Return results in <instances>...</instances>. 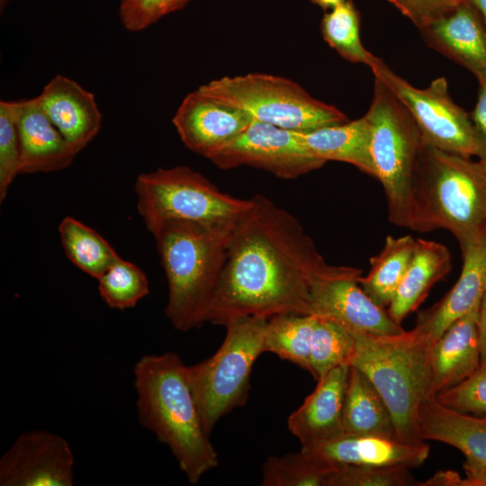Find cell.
Instances as JSON below:
<instances>
[{"instance_id": "1", "label": "cell", "mask_w": 486, "mask_h": 486, "mask_svg": "<svg viewBox=\"0 0 486 486\" xmlns=\"http://www.w3.org/2000/svg\"><path fill=\"white\" fill-rule=\"evenodd\" d=\"M229 243L207 322L226 326L282 313L309 315L311 284L350 266L328 264L299 220L256 194Z\"/></svg>"}, {"instance_id": "2", "label": "cell", "mask_w": 486, "mask_h": 486, "mask_svg": "<svg viewBox=\"0 0 486 486\" xmlns=\"http://www.w3.org/2000/svg\"><path fill=\"white\" fill-rule=\"evenodd\" d=\"M140 424L166 445L191 484L219 458L204 430L185 365L174 352L146 355L133 367Z\"/></svg>"}, {"instance_id": "3", "label": "cell", "mask_w": 486, "mask_h": 486, "mask_svg": "<svg viewBox=\"0 0 486 486\" xmlns=\"http://www.w3.org/2000/svg\"><path fill=\"white\" fill-rule=\"evenodd\" d=\"M238 220H170L152 234L167 282L165 315L177 330L186 332L207 322Z\"/></svg>"}, {"instance_id": "4", "label": "cell", "mask_w": 486, "mask_h": 486, "mask_svg": "<svg viewBox=\"0 0 486 486\" xmlns=\"http://www.w3.org/2000/svg\"><path fill=\"white\" fill-rule=\"evenodd\" d=\"M348 330L356 338L350 365L364 372L382 396L397 437L412 445L425 443L419 432V412L431 400L436 340L415 327L390 335Z\"/></svg>"}, {"instance_id": "5", "label": "cell", "mask_w": 486, "mask_h": 486, "mask_svg": "<svg viewBox=\"0 0 486 486\" xmlns=\"http://www.w3.org/2000/svg\"><path fill=\"white\" fill-rule=\"evenodd\" d=\"M439 229L449 230L461 250L486 238V164L425 144L411 230Z\"/></svg>"}, {"instance_id": "6", "label": "cell", "mask_w": 486, "mask_h": 486, "mask_svg": "<svg viewBox=\"0 0 486 486\" xmlns=\"http://www.w3.org/2000/svg\"><path fill=\"white\" fill-rule=\"evenodd\" d=\"M364 117L371 128L374 177L383 187L389 220L411 230L415 184L425 146L419 129L404 104L376 76Z\"/></svg>"}, {"instance_id": "7", "label": "cell", "mask_w": 486, "mask_h": 486, "mask_svg": "<svg viewBox=\"0 0 486 486\" xmlns=\"http://www.w3.org/2000/svg\"><path fill=\"white\" fill-rule=\"evenodd\" d=\"M267 319L248 317L225 326L221 346L211 357L187 365L194 396L207 435L234 408L243 406L250 389V374L264 353Z\"/></svg>"}, {"instance_id": "8", "label": "cell", "mask_w": 486, "mask_h": 486, "mask_svg": "<svg viewBox=\"0 0 486 486\" xmlns=\"http://www.w3.org/2000/svg\"><path fill=\"white\" fill-rule=\"evenodd\" d=\"M198 90L245 112L253 120L290 130L310 131L348 122L340 110L281 76L260 73L224 76Z\"/></svg>"}, {"instance_id": "9", "label": "cell", "mask_w": 486, "mask_h": 486, "mask_svg": "<svg viewBox=\"0 0 486 486\" xmlns=\"http://www.w3.org/2000/svg\"><path fill=\"white\" fill-rule=\"evenodd\" d=\"M134 190L139 214L151 234L170 220L235 221L252 204L251 198L240 199L221 192L186 166L140 174Z\"/></svg>"}, {"instance_id": "10", "label": "cell", "mask_w": 486, "mask_h": 486, "mask_svg": "<svg viewBox=\"0 0 486 486\" xmlns=\"http://www.w3.org/2000/svg\"><path fill=\"white\" fill-rule=\"evenodd\" d=\"M371 69L410 111L425 144L464 157L476 156L471 116L453 101L445 77L436 78L420 89L395 74L382 60Z\"/></svg>"}, {"instance_id": "11", "label": "cell", "mask_w": 486, "mask_h": 486, "mask_svg": "<svg viewBox=\"0 0 486 486\" xmlns=\"http://www.w3.org/2000/svg\"><path fill=\"white\" fill-rule=\"evenodd\" d=\"M208 159L220 169L250 166L282 179L297 178L326 163L309 152L299 131L256 120Z\"/></svg>"}, {"instance_id": "12", "label": "cell", "mask_w": 486, "mask_h": 486, "mask_svg": "<svg viewBox=\"0 0 486 486\" xmlns=\"http://www.w3.org/2000/svg\"><path fill=\"white\" fill-rule=\"evenodd\" d=\"M74 463L72 449L61 436L26 431L0 458V485L72 486Z\"/></svg>"}, {"instance_id": "13", "label": "cell", "mask_w": 486, "mask_h": 486, "mask_svg": "<svg viewBox=\"0 0 486 486\" xmlns=\"http://www.w3.org/2000/svg\"><path fill=\"white\" fill-rule=\"evenodd\" d=\"M362 270L317 278L310 286L309 315L331 320L347 329L374 334H397L405 329L386 309L378 306L358 284Z\"/></svg>"}, {"instance_id": "14", "label": "cell", "mask_w": 486, "mask_h": 486, "mask_svg": "<svg viewBox=\"0 0 486 486\" xmlns=\"http://www.w3.org/2000/svg\"><path fill=\"white\" fill-rule=\"evenodd\" d=\"M252 120L245 112L197 89L184 98L172 122L184 146L209 158L242 133Z\"/></svg>"}, {"instance_id": "15", "label": "cell", "mask_w": 486, "mask_h": 486, "mask_svg": "<svg viewBox=\"0 0 486 486\" xmlns=\"http://www.w3.org/2000/svg\"><path fill=\"white\" fill-rule=\"evenodd\" d=\"M422 440H434L457 448L465 456L462 486H486V418L449 409L434 399L420 409Z\"/></svg>"}, {"instance_id": "16", "label": "cell", "mask_w": 486, "mask_h": 486, "mask_svg": "<svg viewBox=\"0 0 486 486\" xmlns=\"http://www.w3.org/2000/svg\"><path fill=\"white\" fill-rule=\"evenodd\" d=\"M424 41L454 62L486 78V22L469 1L419 29Z\"/></svg>"}, {"instance_id": "17", "label": "cell", "mask_w": 486, "mask_h": 486, "mask_svg": "<svg viewBox=\"0 0 486 486\" xmlns=\"http://www.w3.org/2000/svg\"><path fill=\"white\" fill-rule=\"evenodd\" d=\"M35 98L76 154L98 134L102 114L94 95L73 79L58 75Z\"/></svg>"}, {"instance_id": "18", "label": "cell", "mask_w": 486, "mask_h": 486, "mask_svg": "<svg viewBox=\"0 0 486 486\" xmlns=\"http://www.w3.org/2000/svg\"><path fill=\"white\" fill-rule=\"evenodd\" d=\"M21 145L20 174L68 167L76 153L52 124L36 98L12 101Z\"/></svg>"}, {"instance_id": "19", "label": "cell", "mask_w": 486, "mask_h": 486, "mask_svg": "<svg viewBox=\"0 0 486 486\" xmlns=\"http://www.w3.org/2000/svg\"><path fill=\"white\" fill-rule=\"evenodd\" d=\"M350 364L339 365L317 382L315 390L288 418L290 432L302 447L312 446L343 434L342 410Z\"/></svg>"}, {"instance_id": "20", "label": "cell", "mask_w": 486, "mask_h": 486, "mask_svg": "<svg viewBox=\"0 0 486 486\" xmlns=\"http://www.w3.org/2000/svg\"><path fill=\"white\" fill-rule=\"evenodd\" d=\"M302 449L333 464L405 466L410 469L421 465L430 450L426 443L412 445L396 437L348 434Z\"/></svg>"}, {"instance_id": "21", "label": "cell", "mask_w": 486, "mask_h": 486, "mask_svg": "<svg viewBox=\"0 0 486 486\" xmlns=\"http://www.w3.org/2000/svg\"><path fill=\"white\" fill-rule=\"evenodd\" d=\"M461 251L464 264L457 282L439 302L418 314L415 326L436 341L481 302L486 290V238Z\"/></svg>"}, {"instance_id": "22", "label": "cell", "mask_w": 486, "mask_h": 486, "mask_svg": "<svg viewBox=\"0 0 486 486\" xmlns=\"http://www.w3.org/2000/svg\"><path fill=\"white\" fill-rule=\"evenodd\" d=\"M479 308L480 303L453 322L435 342L431 400L464 381L480 366Z\"/></svg>"}, {"instance_id": "23", "label": "cell", "mask_w": 486, "mask_h": 486, "mask_svg": "<svg viewBox=\"0 0 486 486\" xmlns=\"http://www.w3.org/2000/svg\"><path fill=\"white\" fill-rule=\"evenodd\" d=\"M448 248L433 240L416 238L411 260L387 307L391 318L401 325L403 320L424 302L432 286L451 270Z\"/></svg>"}, {"instance_id": "24", "label": "cell", "mask_w": 486, "mask_h": 486, "mask_svg": "<svg viewBox=\"0 0 486 486\" xmlns=\"http://www.w3.org/2000/svg\"><path fill=\"white\" fill-rule=\"evenodd\" d=\"M299 135L314 157L326 162L351 164L374 177L370 152L371 128L364 116L341 124L299 131Z\"/></svg>"}, {"instance_id": "25", "label": "cell", "mask_w": 486, "mask_h": 486, "mask_svg": "<svg viewBox=\"0 0 486 486\" xmlns=\"http://www.w3.org/2000/svg\"><path fill=\"white\" fill-rule=\"evenodd\" d=\"M343 434L397 437L392 413L376 387L350 365L342 410ZM399 439V438H398Z\"/></svg>"}, {"instance_id": "26", "label": "cell", "mask_w": 486, "mask_h": 486, "mask_svg": "<svg viewBox=\"0 0 486 486\" xmlns=\"http://www.w3.org/2000/svg\"><path fill=\"white\" fill-rule=\"evenodd\" d=\"M416 238L387 236L381 252L370 258L371 268L358 284L378 306L387 309L411 260Z\"/></svg>"}, {"instance_id": "27", "label": "cell", "mask_w": 486, "mask_h": 486, "mask_svg": "<svg viewBox=\"0 0 486 486\" xmlns=\"http://www.w3.org/2000/svg\"><path fill=\"white\" fill-rule=\"evenodd\" d=\"M317 317L282 313L267 320L264 352H271L310 372L312 337Z\"/></svg>"}, {"instance_id": "28", "label": "cell", "mask_w": 486, "mask_h": 486, "mask_svg": "<svg viewBox=\"0 0 486 486\" xmlns=\"http://www.w3.org/2000/svg\"><path fill=\"white\" fill-rule=\"evenodd\" d=\"M58 232L68 258L95 279L120 257L97 231L71 216L63 218Z\"/></svg>"}, {"instance_id": "29", "label": "cell", "mask_w": 486, "mask_h": 486, "mask_svg": "<svg viewBox=\"0 0 486 486\" xmlns=\"http://www.w3.org/2000/svg\"><path fill=\"white\" fill-rule=\"evenodd\" d=\"M338 464L301 448L297 453L269 456L262 468L263 486H330Z\"/></svg>"}, {"instance_id": "30", "label": "cell", "mask_w": 486, "mask_h": 486, "mask_svg": "<svg viewBox=\"0 0 486 486\" xmlns=\"http://www.w3.org/2000/svg\"><path fill=\"white\" fill-rule=\"evenodd\" d=\"M320 31L324 40L345 59L371 68L382 61L362 44L360 17L351 0L326 13L320 22Z\"/></svg>"}, {"instance_id": "31", "label": "cell", "mask_w": 486, "mask_h": 486, "mask_svg": "<svg viewBox=\"0 0 486 486\" xmlns=\"http://www.w3.org/2000/svg\"><path fill=\"white\" fill-rule=\"evenodd\" d=\"M355 349L356 338L348 329L331 320L317 317L309 373L318 382L332 369L350 364Z\"/></svg>"}, {"instance_id": "32", "label": "cell", "mask_w": 486, "mask_h": 486, "mask_svg": "<svg viewBox=\"0 0 486 486\" xmlns=\"http://www.w3.org/2000/svg\"><path fill=\"white\" fill-rule=\"evenodd\" d=\"M97 280L100 296L113 310L133 308L149 293L143 270L121 256Z\"/></svg>"}, {"instance_id": "33", "label": "cell", "mask_w": 486, "mask_h": 486, "mask_svg": "<svg viewBox=\"0 0 486 486\" xmlns=\"http://www.w3.org/2000/svg\"><path fill=\"white\" fill-rule=\"evenodd\" d=\"M405 466L338 464L330 486H407L416 485Z\"/></svg>"}, {"instance_id": "34", "label": "cell", "mask_w": 486, "mask_h": 486, "mask_svg": "<svg viewBox=\"0 0 486 486\" xmlns=\"http://www.w3.org/2000/svg\"><path fill=\"white\" fill-rule=\"evenodd\" d=\"M21 145L12 101L0 102V202L20 174Z\"/></svg>"}, {"instance_id": "35", "label": "cell", "mask_w": 486, "mask_h": 486, "mask_svg": "<svg viewBox=\"0 0 486 486\" xmlns=\"http://www.w3.org/2000/svg\"><path fill=\"white\" fill-rule=\"evenodd\" d=\"M438 403L468 414H486V363L460 383L438 392Z\"/></svg>"}, {"instance_id": "36", "label": "cell", "mask_w": 486, "mask_h": 486, "mask_svg": "<svg viewBox=\"0 0 486 486\" xmlns=\"http://www.w3.org/2000/svg\"><path fill=\"white\" fill-rule=\"evenodd\" d=\"M193 0H121L119 17L130 32L146 29L165 15L184 7Z\"/></svg>"}, {"instance_id": "37", "label": "cell", "mask_w": 486, "mask_h": 486, "mask_svg": "<svg viewBox=\"0 0 486 486\" xmlns=\"http://www.w3.org/2000/svg\"><path fill=\"white\" fill-rule=\"evenodd\" d=\"M421 29L452 11L463 0H389Z\"/></svg>"}, {"instance_id": "38", "label": "cell", "mask_w": 486, "mask_h": 486, "mask_svg": "<svg viewBox=\"0 0 486 486\" xmlns=\"http://www.w3.org/2000/svg\"><path fill=\"white\" fill-rule=\"evenodd\" d=\"M478 99L470 116L477 146L475 157L486 164V78L478 79Z\"/></svg>"}, {"instance_id": "39", "label": "cell", "mask_w": 486, "mask_h": 486, "mask_svg": "<svg viewBox=\"0 0 486 486\" xmlns=\"http://www.w3.org/2000/svg\"><path fill=\"white\" fill-rule=\"evenodd\" d=\"M479 344L481 364L486 363V290L482 297L479 308Z\"/></svg>"}, {"instance_id": "40", "label": "cell", "mask_w": 486, "mask_h": 486, "mask_svg": "<svg viewBox=\"0 0 486 486\" xmlns=\"http://www.w3.org/2000/svg\"><path fill=\"white\" fill-rule=\"evenodd\" d=\"M313 4L319 5L323 10H332L338 4L346 2V0H310Z\"/></svg>"}, {"instance_id": "41", "label": "cell", "mask_w": 486, "mask_h": 486, "mask_svg": "<svg viewBox=\"0 0 486 486\" xmlns=\"http://www.w3.org/2000/svg\"><path fill=\"white\" fill-rule=\"evenodd\" d=\"M469 1L472 5H474L481 14L482 15L485 22H486V0H467Z\"/></svg>"}, {"instance_id": "42", "label": "cell", "mask_w": 486, "mask_h": 486, "mask_svg": "<svg viewBox=\"0 0 486 486\" xmlns=\"http://www.w3.org/2000/svg\"><path fill=\"white\" fill-rule=\"evenodd\" d=\"M10 0H0V10L1 12L5 8Z\"/></svg>"}]
</instances>
